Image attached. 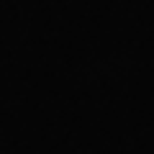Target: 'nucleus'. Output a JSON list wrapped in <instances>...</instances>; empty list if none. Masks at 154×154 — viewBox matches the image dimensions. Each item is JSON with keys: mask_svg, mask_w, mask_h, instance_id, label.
Returning a JSON list of instances; mask_svg holds the SVG:
<instances>
[]
</instances>
